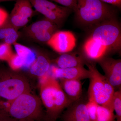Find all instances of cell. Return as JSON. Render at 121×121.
I'll use <instances>...</instances> for the list:
<instances>
[{"label":"cell","mask_w":121,"mask_h":121,"mask_svg":"<svg viewBox=\"0 0 121 121\" xmlns=\"http://www.w3.org/2000/svg\"><path fill=\"white\" fill-rule=\"evenodd\" d=\"M13 54L11 45L5 43L0 44V60L7 61Z\"/></svg>","instance_id":"24"},{"label":"cell","mask_w":121,"mask_h":121,"mask_svg":"<svg viewBox=\"0 0 121 121\" xmlns=\"http://www.w3.org/2000/svg\"><path fill=\"white\" fill-rule=\"evenodd\" d=\"M51 68L49 60L43 55L37 56L29 68L30 73L39 78L48 74Z\"/></svg>","instance_id":"15"},{"label":"cell","mask_w":121,"mask_h":121,"mask_svg":"<svg viewBox=\"0 0 121 121\" xmlns=\"http://www.w3.org/2000/svg\"><path fill=\"white\" fill-rule=\"evenodd\" d=\"M86 65L90 72L88 91L89 101L95 102L98 105L114 111L113 101L115 91L113 87L105 76L99 71L95 63L87 60Z\"/></svg>","instance_id":"3"},{"label":"cell","mask_w":121,"mask_h":121,"mask_svg":"<svg viewBox=\"0 0 121 121\" xmlns=\"http://www.w3.org/2000/svg\"><path fill=\"white\" fill-rule=\"evenodd\" d=\"M60 85L66 94L73 102L80 99L82 94L81 80L78 79H60Z\"/></svg>","instance_id":"14"},{"label":"cell","mask_w":121,"mask_h":121,"mask_svg":"<svg viewBox=\"0 0 121 121\" xmlns=\"http://www.w3.org/2000/svg\"><path fill=\"white\" fill-rule=\"evenodd\" d=\"M76 39L69 31H56L47 43L55 51L63 54L71 52L76 45Z\"/></svg>","instance_id":"9"},{"label":"cell","mask_w":121,"mask_h":121,"mask_svg":"<svg viewBox=\"0 0 121 121\" xmlns=\"http://www.w3.org/2000/svg\"><path fill=\"white\" fill-rule=\"evenodd\" d=\"M59 27L51 21L46 19L35 22L31 25L29 30V33L32 35L36 33L43 30L56 29L57 30Z\"/></svg>","instance_id":"19"},{"label":"cell","mask_w":121,"mask_h":121,"mask_svg":"<svg viewBox=\"0 0 121 121\" xmlns=\"http://www.w3.org/2000/svg\"><path fill=\"white\" fill-rule=\"evenodd\" d=\"M56 2L60 5L70 8L75 11L77 5V0H49Z\"/></svg>","instance_id":"27"},{"label":"cell","mask_w":121,"mask_h":121,"mask_svg":"<svg viewBox=\"0 0 121 121\" xmlns=\"http://www.w3.org/2000/svg\"><path fill=\"white\" fill-rule=\"evenodd\" d=\"M9 17L7 11L0 7V28L4 25Z\"/></svg>","instance_id":"28"},{"label":"cell","mask_w":121,"mask_h":121,"mask_svg":"<svg viewBox=\"0 0 121 121\" xmlns=\"http://www.w3.org/2000/svg\"><path fill=\"white\" fill-rule=\"evenodd\" d=\"M67 52L62 54L55 60L58 67L70 68L84 67L86 60L82 54L78 52Z\"/></svg>","instance_id":"13"},{"label":"cell","mask_w":121,"mask_h":121,"mask_svg":"<svg viewBox=\"0 0 121 121\" xmlns=\"http://www.w3.org/2000/svg\"><path fill=\"white\" fill-rule=\"evenodd\" d=\"M9 0H4V1H9Z\"/></svg>","instance_id":"32"},{"label":"cell","mask_w":121,"mask_h":121,"mask_svg":"<svg viewBox=\"0 0 121 121\" xmlns=\"http://www.w3.org/2000/svg\"><path fill=\"white\" fill-rule=\"evenodd\" d=\"M103 2L120 8L121 6V0H100Z\"/></svg>","instance_id":"29"},{"label":"cell","mask_w":121,"mask_h":121,"mask_svg":"<svg viewBox=\"0 0 121 121\" xmlns=\"http://www.w3.org/2000/svg\"><path fill=\"white\" fill-rule=\"evenodd\" d=\"M9 66L13 70H18L24 67V62L17 53H13L7 60Z\"/></svg>","instance_id":"21"},{"label":"cell","mask_w":121,"mask_h":121,"mask_svg":"<svg viewBox=\"0 0 121 121\" xmlns=\"http://www.w3.org/2000/svg\"><path fill=\"white\" fill-rule=\"evenodd\" d=\"M98 104L93 101H89L86 104L88 113L92 121H96V114Z\"/></svg>","instance_id":"26"},{"label":"cell","mask_w":121,"mask_h":121,"mask_svg":"<svg viewBox=\"0 0 121 121\" xmlns=\"http://www.w3.org/2000/svg\"><path fill=\"white\" fill-rule=\"evenodd\" d=\"M102 68L105 76L115 88L121 89V60L104 56L97 62Z\"/></svg>","instance_id":"8"},{"label":"cell","mask_w":121,"mask_h":121,"mask_svg":"<svg viewBox=\"0 0 121 121\" xmlns=\"http://www.w3.org/2000/svg\"><path fill=\"white\" fill-rule=\"evenodd\" d=\"M40 95L47 109L48 121H56L59 115L73 103L56 79L49 74L39 78Z\"/></svg>","instance_id":"1"},{"label":"cell","mask_w":121,"mask_h":121,"mask_svg":"<svg viewBox=\"0 0 121 121\" xmlns=\"http://www.w3.org/2000/svg\"><path fill=\"white\" fill-rule=\"evenodd\" d=\"M7 112L15 119L34 121L41 115V101L28 91L10 102Z\"/></svg>","instance_id":"4"},{"label":"cell","mask_w":121,"mask_h":121,"mask_svg":"<svg viewBox=\"0 0 121 121\" xmlns=\"http://www.w3.org/2000/svg\"><path fill=\"white\" fill-rule=\"evenodd\" d=\"M11 21L13 27H20L26 25L28 23L29 19L17 13H11Z\"/></svg>","instance_id":"25"},{"label":"cell","mask_w":121,"mask_h":121,"mask_svg":"<svg viewBox=\"0 0 121 121\" xmlns=\"http://www.w3.org/2000/svg\"><path fill=\"white\" fill-rule=\"evenodd\" d=\"M114 111L116 114L117 120L121 121V90L115 91L113 101Z\"/></svg>","instance_id":"22"},{"label":"cell","mask_w":121,"mask_h":121,"mask_svg":"<svg viewBox=\"0 0 121 121\" xmlns=\"http://www.w3.org/2000/svg\"><path fill=\"white\" fill-rule=\"evenodd\" d=\"M86 103L80 99L72 103L63 116L64 121H92L87 109Z\"/></svg>","instance_id":"12"},{"label":"cell","mask_w":121,"mask_h":121,"mask_svg":"<svg viewBox=\"0 0 121 121\" xmlns=\"http://www.w3.org/2000/svg\"><path fill=\"white\" fill-rule=\"evenodd\" d=\"M82 54L87 61L97 62L109 53L107 48L89 37L83 44Z\"/></svg>","instance_id":"10"},{"label":"cell","mask_w":121,"mask_h":121,"mask_svg":"<svg viewBox=\"0 0 121 121\" xmlns=\"http://www.w3.org/2000/svg\"><path fill=\"white\" fill-rule=\"evenodd\" d=\"M115 17L106 20L91 29L90 37L107 48L109 52H119L121 48V32Z\"/></svg>","instance_id":"5"},{"label":"cell","mask_w":121,"mask_h":121,"mask_svg":"<svg viewBox=\"0 0 121 121\" xmlns=\"http://www.w3.org/2000/svg\"><path fill=\"white\" fill-rule=\"evenodd\" d=\"M19 121H34L30 120H19Z\"/></svg>","instance_id":"31"},{"label":"cell","mask_w":121,"mask_h":121,"mask_svg":"<svg viewBox=\"0 0 121 121\" xmlns=\"http://www.w3.org/2000/svg\"><path fill=\"white\" fill-rule=\"evenodd\" d=\"M117 121H118V120H117Z\"/></svg>","instance_id":"34"},{"label":"cell","mask_w":121,"mask_h":121,"mask_svg":"<svg viewBox=\"0 0 121 121\" xmlns=\"http://www.w3.org/2000/svg\"><path fill=\"white\" fill-rule=\"evenodd\" d=\"M56 30H57L56 29L43 30L36 33L32 36L39 41L43 42H47V43L52 35L56 32Z\"/></svg>","instance_id":"23"},{"label":"cell","mask_w":121,"mask_h":121,"mask_svg":"<svg viewBox=\"0 0 121 121\" xmlns=\"http://www.w3.org/2000/svg\"><path fill=\"white\" fill-rule=\"evenodd\" d=\"M113 7L100 0H77L74 12L79 23L91 29L102 22L115 17Z\"/></svg>","instance_id":"2"},{"label":"cell","mask_w":121,"mask_h":121,"mask_svg":"<svg viewBox=\"0 0 121 121\" xmlns=\"http://www.w3.org/2000/svg\"><path fill=\"white\" fill-rule=\"evenodd\" d=\"M0 121H15V119H5L0 120Z\"/></svg>","instance_id":"30"},{"label":"cell","mask_w":121,"mask_h":121,"mask_svg":"<svg viewBox=\"0 0 121 121\" xmlns=\"http://www.w3.org/2000/svg\"><path fill=\"white\" fill-rule=\"evenodd\" d=\"M4 0H0V1H4Z\"/></svg>","instance_id":"33"},{"label":"cell","mask_w":121,"mask_h":121,"mask_svg":"<svg viewBox=\"0 0 121 121\" xmlns=\"http://www.w3.org/2000/svg\"><path fill=\"white\" fill-rule=\"evenodd\" d=\"M12 13H17L29 19L32 16L33 11L29 0H17Z\"/></svg>","instance_id":"17"},{"label":"cell","mask_w":121,"mask_h":121,"mask_svg":"<svg viewBox=\"0 0 121 121\" xmlns=\"http://www.w3.org/2000/svg\"><path fill=\"white\" fill-rule=\"evenodd\" d=\"M32 7L46 19L60 27L72 12V9L58 5L49 0H29Z\"/></svg>","instance_id":"7"},{"label":"cell","mask_w":121,"mask_h":121,"mask_svg":"<svg viewBox=\"0 0 121 121\" xmlns=\"http://www.w3.org/2000/svg\"><path fill=\"white\" fill-rule=\"evenodd\" d=\"M29 91L27 81L21 76L0 72V98L11 102L22 94Z\"/></svg>","instance_id":"6"},{"label":"cell","mask_w":121,"mask_h":121,"mask_svg":"<svg viewBox=\"0 0 121 121\" xmlns=\"http://www.w3.org/2000/svg\"><path fill=\"white\" fill-rule=\"evenodd\" d=\"M19 35L14 27L5 24L0 28V39L3 40L4 43L12 45L16 42Z\"/></svg>","instance_id":"18"},{"label":"cell","mask_w":121,"mask_h":121,"mask_svg":"<svg viewBox=\"0 0 121 121\" xmlns=\"http://www.w3.org/2000/svg\"><path fill=\"white\" fill-rule=\"evenodd\" d=\"M16 53L24 62V68H29L36 58L35 52L30 48L16 42L13 44Z\"/></svg>","instance_id":"16"},{"label":"cell","mask_w":121,"mask_h":121,"mask_svg":"<svg viewBox=\"0 0 121 121\" xmlns=\"http://www.w3.org/2000/svg\"><path fill=\"white\" fill-rule=\"evenodd\" d=\"M114 111L105 107L98 105L96 114V121H114Z\"/></svg>","instance_id":"20"},{"label":"cell","mask_w":121,"mask_h":121,"mask_svg":"<svg viewBox=\"0 0 121 121\" xmlns=\"http://www.w3.org/2000/svg\"><path fill=\"white\" fill-rule=\"evenodd\" d=\"M52 76L56 78L82 80L89 78L90 72L84 67L60 68L52 66L50 70Z\"/></svg>","instance_id":"11"}]
</instances>
